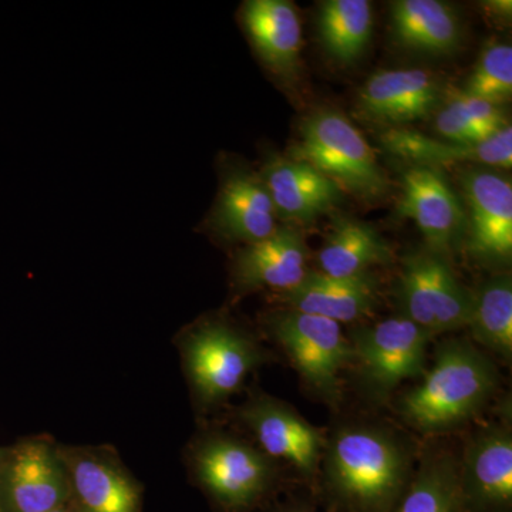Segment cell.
<instances>
[{
    "instance_id": "52a82bcc",
    "label": "cell",
    "mask_w": 512,
    "mask_h": 512,
    "mask_svg": "<svg viewBox=\"0 0 512 512\" xmlns=\"http://www.w3.org/2000/svg\"><path fill=\"white\" fill-rule=\"evenodd\" d=\"M69 501L59 443L49 436H33L9 446L0 463V512H52Z\"/></svg>"
},
{
    "instance_id": "4316f807",
    "label": "cell",
    "mask_w": 512,
    "mask_h": 512,
    "mask_svg": "<svg viewBox=\"0 0 512 512\" xmlns=\"http://www.w3.org/2000/svg\"><path fill=\"white\" fill-rule=\"evenodd\" d=\"M463 92L476 99L503 106L512 94V49L504 43L488 46Z\"/></svg>"
},
{
    "instance_id": "2e32d148",
    "label": "cell",
    "mask_w": 512,
    "mask_h": 512,
    "mask_svg": "<svg viewBox=\"0 0 512 512\" xmlns=\"http://www.w3.org/2000/svg\"><path fill=\"white\" fill-rule=\"evenodd\" d=\"M308 247L298 228L282 225L271 237L245 245L231 264L232 288L237 293L296 288L308 274Z\"/></svg>"
},
{
    "instance_id": "1f68e13d",
    "label": "cell",
    "mask_w": 512,
    "mask_h": 512,
    "mask_svg": "<svg viewBox=\"0 0 512 512\" xmlns=\"http://www.w3.org/2000/svg\"><path fill=\"white\" fill-rule=\"evenodd\" d=\"M52 512H74V511H73L72 505H70V503H69L67 505H64V507L57 508V510L52 511Z\"/></svg>"
},
{
    "instance_id": "603a6c76",
    "label": "cell",
    "mask_w": 512,
    "mask_h": 512,
    "mask_svg": "<svg viewBox=\"0 0 512 512\" xmlns=\"http://www.w3.org/2000/svg\"><path fill=\"white\" fill-rule=\"evenodd\" d=\"M318 261L322 274L353 278L369 274L370 266L392 261V251L372 225L355 218L338 217L320 248Z\"/></svg>"
},
{
    "instance_id": "9a60e30c",
    "label": "cell",
    "mask_w": 512,
    "mask_h": 512,
    "mask_svg": "<svg viewBox=\"0 0 512 512\" xmlns=\"http://www.w3.org/2000/svg\"><path fill=\"white\" fill-rule=\"evenodd\" d=\"M397 212L414 221L429 251L444 256L456 245L466 214L439 168L409 167L402 174Z\"/></svg>"
},
{
    "instance_id": "5b68a950",
    "label": "cell",
    "mask_w": 512,
    "mask_h": 512,
    "mask_svg": "<svg viewBox=\"0 0 512 512\" xmlns=\"http://www.w3.org/2000/svg\"><path fill=\"white\" fill-rule=\"evenodd\" d=\"M191 466L205 493L229 512L251 510L274 484L272 458L224 434L198 441L191 453Z\"/></svg>"
},
{
    "instance_id": "e0dca14e",
    "label": "cell",
    "mask_w": 512,
    "mask_h": 512,
    "mask_svg": "<svg viewBox=\"0 0 512 512\" xmlns=\"http://www.w3.org/2000/svg\"><path fill=\"white\" fill-rule=\"evenodd\" d=\"M460 484L466 512H512L510 431L487 427L470 440Z\"/></svg>"
},
{
    "instance_id": "7402d4cb",
    "label": "cell",
    "mask_w": 512,
    "mask_h": 512,
    "mask_svg": "<svg viewBox=\"0 0 512 512\" xmlns=\"http://www.w3.org/2000/svg\"><path fill=\"white\" fill-rule=\"evenodd\" d=\"M390 29L403 49L427 56H448L461 43L460 20L440 0H397L390 5Z\"/></svg>"
},
{
    "instance_id": "ffe728a7",
    "label": "cell",
    "mask_w": 512,
    "mask_h": 512,
    "mask_svg": "<svg viewBox=\"0 0 512 512\" xmlns=\"http://www.w3.org/2000/svg\"><path fill=\"white\" fill-rule=\"evenodd\" d=\"M380 143L386 153L412 167L470 163L511 168L512 164L511 126L477 144L439 141L409 128H387L380 136Z\"/></svg>"
},
{
    "instance_id": "3957f363",
    "label": "cell",
    "mask_w": 512,
    "mask_h": 512,
    "mask_svg": "<svg viewBox=\"0 0 512 512\" xmlns=\"http://www.w3.org/2000/svg\"><path fill=\"white\" fill-rule=\"evenodd\" d=\"M289 158L305 161L340 190L365 201H379L389 181L375 151L348 117L336 110L309 114L299 126L298 141Z\"/></svg>"
},
{
    "instance_id": "7c38bea8",
    "label": "cell",
    "mask_w": 512,
    "mask_h": 512,
    "mask_svg": "<svg viewBox=\"0 0 512 512\" xmlns=\"http://www.w3.org/2000/svg\"><path fill=\"white\" fill-rule=\"evenodd\" d=\"M468 212L467 251L490 265L510 264L512 256V187L493 171L470 170L463 175Z\"/></svg>"
},
{
    "instance_id": "7a4b0ae2",
    "label": "cell",
    "mask_w": 512,
    "mask_h": 512,
    "mask_svg": "<svg viewBox=\"0 0 512 512\" xmlns=\"http://www.w3.org/2000/svg\"><path fill=\"white\" fill-rule=\"evenodd\" d=\"M497 370L463 340H446L423 382L400 400L404 419L423 433L453 430L477 416L493 396Z\"/></svg>"
},
{
    "instance_id": "484cf974",
    "label": "cell",
    "mask_w": 512,
    "mask_h": 512,
    "mask_svg": "<svg viewBox=\"0 0 512 512\" xmlns=\"http://www.w3.org/2000/svg\"><path fill=\"white\" fill-rule=\"evenodd\" d=\"M467 328L474 339L504 359L512 353V282L511 276L497 275L471 293Z\"/></svg>"
},
{
    "instance_id": "8992f818",
    "label": "cell",
    "mask_w": 512,
    "mask_h": 512,
    "mask_svg": "<svg viewBox=\"0 0 512 512\" xmlns=\"http://www.w3.org/2000/svg\"><path fill=\"white\" fill-rule=\"evenodd\" d=\"M266 325L302 379L326 400L336 402L339 375L353 362L352 345L340 323L285 309L272 313Z\"/></svg>"
},
{
    "instance_id": "30bf717a",
    "label": "cell",
    "mask_w": 512,
    "mask_h": 512,
    "mask_svg": "<svg viewBox=\"0 0 512 512\" xmlns=\"http://www.w3.org/2000/svg\"><path fill=\"white\" fill-rule=\"evenodd\" d=\"M74 512H141L143 488L109 446H64Z\"/></svg>"
},
{
    "instance_id": "ac0fdd59",
    "label": "cell",
    "mask_w": 512,
    "mask_h": 512,
    "mask_svg": "<svg viewBox=\"0 0 512 512\" xmlns=\"http://www.w3.org/2000/svg\"><path fill=\"white\" fill-rule=\"evenodd\" d=\"M259 177L274 202L276 218L311 224L342 201L343 191L305 161L269 157Z\"/></svg>"
},
{
    "instance_id": "4fadbf2b",
    "label": "cell",
    "mask_w": 512,
    "mask_h": 512,
    "mask_svg": "<svg viewBox=\"0 0 512 512\" xmlns=\"http://www.w3.org/2000/svg\"><path fill=\"white\" fill-rule=\"evenodd\" d=\"M444 94L436 74L427 70H382L363 84L357 107L373 123L402 128L429 119L443 103Z\"/></svg>"
},
{
    "instance_id": "d6986e66",
    "label": "cell",
    "mask_w": 512,
    "mask_h": 512,
    "mask_svg": "<svg viewBox=\"0 0 512 512\" xmlns=\"http://www.w3.org/2000/svg\"><path fill=\"white\" fill-rule=\"evenodd\" d=\"M239 20L266 69L281 79H295L302 50V25L295 5L288 0H248L242 3Z\"/></svg>"
},
{
    "instance_id": "ba28073f",
    "label": "cell",
    "mask_w": 512,
    "mask_h": 512,
    "mask_svg": "<svg viewBox=\"0 0 512 512\" xmlns=\"http://www.w3.org/2000/svg\"><path fill=\"white\" fill-rule=\"evenodd\" d=\"M399 295L404 318L431 336L467 328L471 292L458 282L444 256L431 251L406 256Z\"/></svg>"
},
{
    "instance_id": "f1b7e54d",
    "label": "cell",
    "mask_w": 512,
    "mask_h": 512,
    "mask_svg": "<svg viewBox=\"0 0 512 512\" xmlns=\"http://www.w3.org/2000/svg\"><path fill=\"white\" fill-rule=\"evenodd\" d=\"M485 9L493 18L510 19L512 3L511 0H493L485 2Z\"/></svg>"
},
{
    "instance_id": "f546056e",
    "label": "cell",
    "mask_w": 512,
    "mask_h": 512,
    "mask_svg": "<svg viewBox=\"0 0 512 512\" xmlns=\"http://www.w3.org/2000/svg\"><path fill=\"white\" fill-rule=\"evenodd\" d=\"M276 512H315V511L309 510V508H305V507H291V508H285V510L276 511Z\"/></svg>"
},
{
    "instance_id": "4dcf8cb0",
    "label": "cell",
    "mask_w": 512,
    "mask_h": 512,
    "mask_svg": "<svg viewBox=\"0 0 512 512\" xmlns=\"http://www.w3.org/2000/svg\"><path fill=\"white\" fill-rule=\"evenodd\" d=\"M9 446H0V463H2L3 458L8 454Z\"/></svg>"
},
{
    "instance_id": "8fae6325",
    "label": "cell",
    "mask_w": 512,
    "mask_h": 512,
    "mask_svg": "<svg viewBox=\"0 0 512 512\" xmlns=\"http://www.w3.org/2000/svg\"><path fill=\"white\" fill-rule=\"evenodd\" d=\"M204 225L225 244L245 247L271 237L276 212L259 174L234 161L222 164L220 190Z\"/></svg>"
},
{
    "instance_id": "44dd1931",
    "label": "cell",
    "mask_w": 512,
    "mask_h": 512,
    "mask_svg": "<svg viewBox=\"0 0 512 512\" xmlns=\"http://www.w3.org/2000/svg\"><path fill=\"white\" fill-rule=\"evenodd\" d=\"M293 311L320 316L338 323L365 318L377 305V286L370 274L333 278L309 271L301 284L282 293Z\"/></svg>"
},
{
    "instance_id": "6da1fadb",
    "label": "cell",
    "mask_w": 512,
    "mask_h": 512,
    "mask_svg": "<svg viewBox=\"0 0 512 512\" xmlns=\"http://www.w3.org/2000/svg\"><path fill=\"white\" fill-rule=\"evenodd\" d=\"M325 480L343 512H393L410 481L409 456L386 431L345 429L326 447Z\"/></svg>"
},
{
    "instance_id": "d4e9b609",
    "label": "cell",
    "mask_w": 512,
    "mask_h": 512,
    "mask_svg": "<svg viewBox=\"0 0 512 512\" xmlns=\"http://www.w3.org/2000/svg\"><path fill=\"white\" fill-rule=\"evenodd\" d=\"M393 512H466L460 466L454 458L448 454L426 458Z\"/></svg>"
},
{
    "instance_id": "9c48e42d",
    "label": "cell",
    "mask_w": 512,
    "mask_h": 512,
    "mask_svg": "<svg viewBox=\"0 0 512 512\" xmlns=\"http://www.w3.org/2000/svg\"><path fill=\"white\" fill-rule=\"evenodd\" d=\"M430 339L427 330L402 316L356 329L350 345L367 387L384 396L423 373Z\"/></svg>"
},
{
    "instance_id": "5bb4252c",
    "label": "cell",
    "mask_w": 512,
    "mask_h": 512,
    "mask_svg": "<svg viewBox=\"0 0 512 512\" xmlns=\"http://www.w3.org/2000/svg\"><path fill=\"white\" fill-rule=\"evenodd\" d=\"M266 456L291 463L303 477L318 473L323 439L288 404L268 396H254L239 412Z\"/></svg>"
},
{
    "instance_id": "277c9868",
    "label": "cell",
    "mask_w": 512,
    "mask_h": 512,
    "mask_svg": "<svg viewBox=\"0 0 512 512\" xmlns=\"http://www.w3.org/2000/svg\"><path fill=\"white\" fill-rule=\"evenodd\" d=\"M177 346L192 393L204 406L225 402L264 362L255 340L221 318L202 319L184 329Z\"/></svg>"
},
{
    "instance_id": "cb8c5ba5",
    "label": "cell",
    "mask_w": 512,
    "mask_h": 512,
    "mask_svg": "<svg viewBox=\"0 0 512 512\" xmlns=\"http://www.w3.org/2000/svg\"><path fill=\"white\" fill-rule=\"evenodd\" d=\"M319 39L335 62L352 64L362 57L373 32V9L367 0H328L320 5Z\"/></svg>"
},
{
    "instance_id": "83f0119b",
    "label": "cell",
    "mask_w": 512,
    "mask_h": 512,
    "mask_svg": "<svg viewBox=\"0 0 512 512\" xmlns=\"http://www.w3.org/2000/svg\"><path fill=\"white\" fill-rule=\"evenodd\" d=\"M444 97H447L443 104L444 110L484 131L488 136L510 126L503 106L468 96L463 90H451Z\"/></svg>"
}]
</instances>
